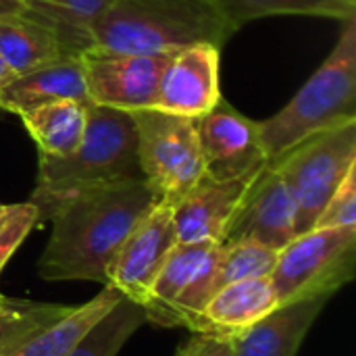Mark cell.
Instances as JSON below:
<instances>
[{
	"mask_svg": "<svg viewBox=\"0 0 356 356\" xmlns=\"http://www.w3.org/2000/svg\"><path fill=\"white\" fill-rule=\"evenodd\" d=\"M292 238H296V204L280 171L267 163L244 192L223 244L252 240L282 250Z\"/></svg>",
	"mask_w": 356,
	"mask_h": 356,
	"instance_id": "7c38bea8",
	"label": "cell"
},
{
	"mask_svg": "<svg viewBox=\"0 0 356 356\" xmlns=\"http://www.w3.org/2000/svg\"><path fill=\"white\" fill-rule=\"evenodd\" d=\"M40 223V213L35 204L21 202L15 204V211L0 227V271L15 254V250L23 244V240L31 234V229Z\"/></svg>",
	"mask_w": 356,
	"mask_h": 356,
	"instance_id": "4316f807",
	"label": "cell"
},
{
	"mask_svg": "<svg viewBox=\"0 0 356 356\" xmlns=\"http://www.w3.org/2000/svg\"><path fill=\"white\" fill-rule=\"evenodd\" d=\"M277 254H280V250H273V248L252 242V240H238V242L221 244L217 265H215L217 292L223 286H229L236 282L271 275V271L277 263Z\"/></svg>",
	"mask_w": 356,
	"mask_h": 356,
	"instance_id": "cb8c5ba5",
	"label": "cell"
},
{
	"mask_svg": "<svg viewBox=\"0 0 356 356\" xmlns=\"http://www.w3.org/2000/svg\"><path fill=\"white\" fill-rule=\"evenodd\" d=\"M10 75H13V71L8 69V65H6V63H4V58L0 56V86H2Z\"/></svg>",
	"mask_w": 356,
	"mask_h": 356,
	"instance_id": "1f68e13d",
	"label": "cell"
},
{
	"mask_svg": "<svg viewBox=\"0 0 356 356\" xmlns=\"http://www.w3.org/2000/svg\"><path fill=\"white\" fill-rule=\"evenodd\" d=\"M330 298L280 305L254 325L232 336V356H296Z\"/></svg>",
	"mask_w": 356,
	"mask_h": 356,
	"instance_id": "9a60e30c",
	"label": "cell"
},
{
	"mask_svg": "<svg viewBox=\"0 0 356 356\" xmlns=\"http://www.w3.org/2000/svg\"><path fill=\"white\" fill-rule=\"evenodd\" d=\"M31 307V300H17V298H8L0 292V317L6 315H17L25 309Z\"/></svg>",
	"mask_w": 356,
	"mask_h": 356,
	"instance_id": "f1b7e54d",
	"label": "cell"
},
{
	"mask_svg": "<svg viewBox=\"0 0 356 356\" xmlns=\"http://www.w3.org/2000/svg\"><path fill=\"white\" fill-rule=\"evenodd\" d=\"M0 56L13 71L25 73L63 56L56 35L42 23L25 17H0Z\"/></svg>",
	"mask_w": 356,
	"mask_h": 356,
	"instance_id": "44dd1931",
	"label": "cell"
},
{
	"mask_svg": "<svg viewBox=\"0 0 356 356\" xmlns=\"http://www.w3.org/2000/svg\"><path fill=\"white\" fill-rule=\"evenodd\" d=\"M221 244H177L163 265L146 302V321L198 332L200 315L217 294L215 265Z\"/></svg>",
	"mask_w": 356,
	"mask_h": 356,
	"instance_id": "ba28073f",
	"label": "cell"
},
{
	"mask_svg": "<svg viewBox=\"0 0 356 356\" xmlns=\"http://www.w3.org/2000/svg\"><path fill=\"white\" fill-rule=\"evenodd\" d=\"M280 307L271 277L244 280L223 286L204 307L196 334L236 336Z\"/></svg>",
	"mask_w": 356,
	"mask_h": 356,
	"instance_id": "e0dca14e",
	"label": "cell"
},
{
	"mask_svg": "<svg viewBox=\"0 0 356 356\" xmlns=\"http://www.w3.org/2000/svg\"><path fill=\"white\" fill-rule=\"evenodd\" d=\"M356 227H313L277 254L271 282L280 305L330 298L355 277Z\"/></svg>",
	"mask_w": 356,
	"mask_h": 356,
	"instance_id": "8992f818",
	"label": "cell"
},
{
	"mask_svg": "<svg viewBox=\"0 0 356 356\" xmlns=\"http://www.w3.org/2000/svg\"><path fill=\"white\" fill-rule=\"evenodd\" d=\"M204 175L211 179H240L254 175L269 159L263 150L259 121L238 113L223 98L194 119Z\"/></svg>",
	"mask_w": 356,
	"mask_h": 356,
	"instance_id": "30bf717a",
	"label": "cell"
},
{
	"mask_svg": "<svg viewBox=\"0 0 356 356\" xmlns=\"http://www.w3.org/2000/svg\"><path fill=\"white\" fill-rule=\"evenodd\" d=\"M121 298L123 296L115 288L104 286V290L98 292L92 300L73 307L65 317L38 330L0 356H63L83 336L86 330H90Z\"/></svg>",
	"mask_w": 356,
	"mask_h": 356,
	"instance_id": "d6986e66",
	"label": "cell"
},
{
	"mask_svg": "<svg viewBox=\"0 0 356 356\" xmlns=\"http://www.w3.org/2000/svg\"><path fill=\"white\" fill-rule=\"evenodd\" d=\"M175 52L142 54L90 48L79 60L86 79L88 100L119 111L154 108L161 77Z\"/></svg>",
	"mask_w": 356,
	"mask_h": 356,
	"instance_id": "9c48e42d",
	"label": "cell"
},
{
	"mask_svg": "<svg viewBox=\"0 0 356 356\" xmlns=\"http://www.w3.org/2000/svg\"><path fill=\"white\" fill-rule=\"evenodd\" d=\"M56 100L90 102L79 56H60L25 73L10 75L0 86V108L15 115Z\"/></svg>",
	"mask_w": 356,
	"mask_h": 356,
	"instance_id": "2e32d148",
	"label": "cell"
},
{
	"mask_svg": "<svg viewBox=\"0 0 356 356\" xmlns=\"http://www.w3.org/2000/svg\"><path fill=\"white\" fill-rule=\"evenodd\" d=\"M219 63L217 44L202 42L177 50L161 77L154 108L190 119L209 113L221 100Z\"/></svg>",
	"mask_w": 356,
	"mask_h": 356,
	"instance_id": "4fadbf2b",
	"label": "cell"
},
{
	"mask_svg": "<svg viewBox=\"0 0 356 356\" xmlns=\"http://www.w3.org/2000/svg\"><path fill=\"white\" fill-rule=\"evenodd\" d=\"M13 211H15V204H0V227H2V223L10 217Z\"/></svg>",
	"mask_w": 356,
	"mask_h": 356,
	"instance_id": "4dcf8cb0",
	"label": "cell"
},
{
	"mask_svg": "<svg viewBox=\"0 0 356 356\" xmlns=\"http://www.w3.org/2000/svg\"><path fill=\"white\" fill-rule=\"evenodd\" d=\"M111 0H27L23 15L46 25L63 56H81L94 46V27Z\"/></svg>",
	"mask_w": 356,
	"mask_h": 356,
	"instance_id": "ac0fdd59",
	"label": "cell"
},
{
	"mask_svg": "<svg viewBox=\"0 0 356 356\" xmlns=\"http://www.w3.org/2000/svg\"><path fill=\"white\" fill-rule=\"evenodd\" d=\"M234 33L217 0H111L92 48L159 54L202 42L223 46Z\"/></svg>",
	"mask_w": 356,
	"mask_h": 356,
	"instance_id": "3957f363",
	"label": "cell"
},
{
	"mask_svg": "<svg viewBox=\"0 0 356 356\" xmlns=\"http://www.w3.org/2000/svg\"><path fill=\"white\" fill-rule=\"evenodd\" d=\"M356 121V17L344 21L332 54L273 117L259 121L269 161L302 140Z\"/></svg>",
	"mask_w": 356,
	"mask_h": 356,
	"instance_id": "277c9868",
	"label": "cell"
},
{
	"mask_svg": "<svg viewBox=\"0 0 356 356\" xmlns=\"http://www.w3.org/2000/svg\"><path fill=\"white\" fill-rule=\"evenodd\" d=\"M159 204L144 179L92 188L58 202L48 244L38 261V275L46 282L106 284V267L134 232Z\"/></svg>",
	"mask_w": 356,
	"mask_h": 356,
	"instance_id": "6da1fadb",
	"label": "cell"
},
{
	"mask_svg": "<svg viewBox=\"0 0 356 356\" xmlns=\"http://www.w3.org/2000/svg\"><path fill=\"white\" fill-rule=\"evenodd\" d=\"M142 323H146L144 309L123 296L63 356H117Z\"/></svg>",
	"mask_w": 356,
	"mask_h": 356,
	"instance_id": "603a6c76",
	"label": "cell"
},
{
	"mask_svg": "<svg viewBox=\"0 0 356 356\" xmlns=\"http://www.w3.org/2000/svg\"><path fill=\"white\" fill-rule=\"evenodd\" d=\"M27 0H0V17H13L23 15Z\"/></svg>",
	"mask_w": 356,
	"mask_h": 356,
	"instance_id": "f546056e",
	"label": "cell"
},
{
	"mask_svg": "<svg viewBox=\"0 0 356 356\" xmlns=\"http://www.w3.org/2000/svg\"><path fill=\"white\" fill-rule=\"evenodd\" d=\"M173 356H232V340L215 334H194Z\"/></svg>",
	"mask_w": 356,
	"mask_h": 356,
	"instance_id": "83f0119b",
	"label": "cell"
},
{
	"mask_svg": "<svg viewBox=\"0 0 356 356\" xmlns=\"http://www.w3.org/2000/svg\"><path fill=\"white\" fill-rule=\"evenodd\" d=\"M254 175L225 181L204 175L184 198L171 204L177 244H223L227 227Z\"/></svg>",
	"mask_w": 356,
	"mask_h": 356,
	"instance_id": "5bb4252c",
	"label": "cell"
},
{
	"mask_svg": "<svg viewBox=\"0 0 356 356\" xmlns=\"http://www.w3.org/2000/svg\"><path fill=\"white\" fill-rule=\"evenodd\" d=\"M217 4L234 31L250 21L277 15L323 17L342 23L356 17V0H217Z\"/></svg>",
	"mask_w": 356,
	"mask_h": 356,
	"instance_id": "7402d4cb",
	"label": "cell"
},
{
	"mask_svg": "<svg viewBox=\"0 0 356 356\" xmlns=\"http://www.w3.org/2000/svg\"><path fill=\"white\" fill-rule=\"evenodd\" d=\"M129 115L146 186L159 202L175 204L204 177L194 119L159 108H140Z\"/></svg>",
	"mask_w": 356,
	"mask_h": 356,
	"instance_id": "5b68a950",
	"label": "cell"
},
{
	"mask_svg": "<svg viewBox=\"0 0 356 356\" xmlns=\"http://www.w3.org/2000/svg\"><path fill=\"white\" fill-rule=\"evenodd\" d=\"M73 307L67 305H48V302H31L29 309L17 313V315H6L0 317V355L6 353L8 348L17 346L38 330L58 321L65 317Z\"/></svg>",
	"mask_w": 356,
	"mask_h": 356,
	"instance_id": "d4e9b609",
	"label": "cell"
},
{
	"mask_svg": "<svg viewBox=\"0 0 356 356\" xmlns=\"http://www.w3.org/2000/svg\"><path fill=\"white\" fill-rule=\"evenodd\" d=\"M40 154L67 156L83 140L88 125V102L56 100L19 115Z\"/></svg>",
	"mask_w": 356,
	"mask_h": 356,
	"instance_id": "ffe728a7",
	"label": "cell"
},
{
	"mask_svg": "<svg viewBox=\"0 0 356 356\" xmlns=\"http://www.w3.org/2000/svg\"><path fill=\"white\" fill-rule=\"evenodd\" d=\"M134 179L144 177L131 115L88 102L81 144L67 156L38 152V184L29 202L35 204L42 223L58 202L73 194Z\"/></svg>",
	"mask_w": 356,
	"mask_h": 356,
	"instance_id": "7a4b0ae2",
	"label": "cell"
},
{
	"mask_svg": "<svg viewBox=\"0 0 356 356\" xmlns=\"http://www.w3.org/2000/svg\"><path fill=\"white\" fill-rule=\"evenodd\" d=\"M177 246L171 204L159 202L125 238L111 265L106 267V284L121 296L146 302L163 265Z\"/></svg>",
	"mask_w": 356,
	"mask_h": 356,
	"instance_id": "8fae6325",
	"label": "cell"
},
{
	"mask_svg": "<svg viewBox=\"0 0 356 356\" xmlns=\"http://www.w3.org/2000/svg\"><path fill=\"white\" fill-rule=\"evenodd\" d=\"M296 204V236L315 227L323 207L356 165V121L315 134L269 161Z\"/></svg>",
	"mask_w": 356,
	"mask_h": 356,
	"instance_id": "52a82bcc",
	"label": "cell"
},
{
	"mask_svg": "<svg viewBox=\"0 0 356 356\" xmlns=\"http://www.w3.org/2000/svg\"><path fill=\"white\" fill-rule=\"evenodd\" d=\"M315 227H356V165L330 196Z\"/></svg>",
	"mask_w": 356,
	"mask_h": 356,
	"instance_id": "484cf974",
	"label": "cell"
}]
</instances>
